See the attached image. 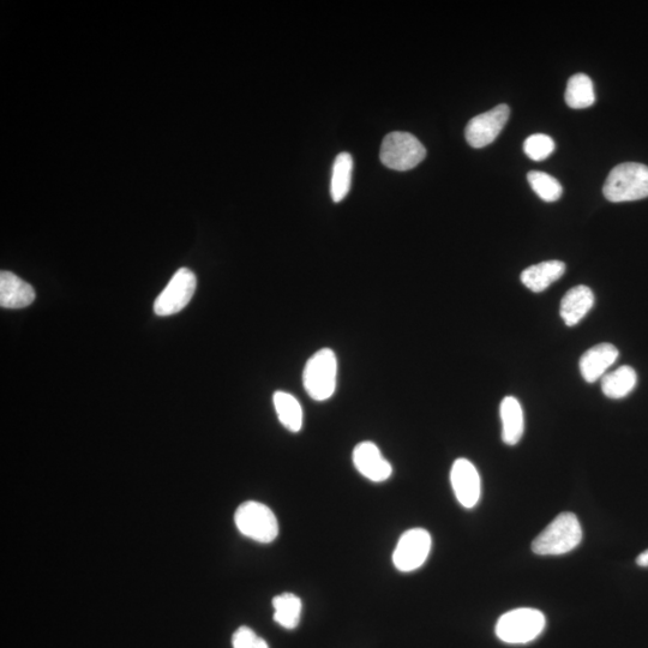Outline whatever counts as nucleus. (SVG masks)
Wrapping results in <instances>:
<instances>
[{
  "mask_svg": "<svg viewBox=\"0 0 648 648\" xmlns=\"http://www.w3.org/2000/svg\"><path fill=\"white\" fill-rule=\"evenodd\" d=\"M606 200L614 203L642 200L648 197V166L624 162L612 168L603 188Z\"/></svg>",
  "mask_w": 648,
  "mask_h": 648,
  "instance_id": "1",
  "label": "nucleus"
},
{
  "mask_svg": "<svg viewBox=\"0 0 648 648\" xmlns=\"http://www.w3.org/2000/svg\"><path fill=\"white\" fill-rule=\"evenodd\" d=\"M258 636L249 627H240L233 634V648H255Z\"/></svg>",
  "mask_w": 648,
  "mask_h": 648,
  "instance_id": "24",
  "label": "nucleus"
},
{
  "mask_svg": "<svg viewBox=\"0 0 648 648\" xmlns=\"http://www.w3.org/2000/svg\"><path fill=\"white\" fill-rule=\"evenodd\" d=\"M636 564H638L639 567L648 568V550L642 552V554L636 558Z\"/></svg>",
  "mask_w": 648,
  "mask_h": 648,
  "instance_id": "25",
  "label": "nucleus"
},
{
  "mask_svg": "<svg viewBox=\"0 0 648 648\" xmlns=\"http://www.w3.org/2000/svg\"><path fill=\"white\" fill-rule=\"evenodd\" d=\"M456 500L462 507L471 509L476 507L482 495V482L476 466L470 460L458 459L450 471Z\"/></svg>",
  "mask_w": 648,
  "mask_h": 648,
  "instance_id": "10",
  "label": "nucleus"
},
{
  "mask_svg": "<svg viewBox=\"0 0 648 648\" xmlns=\"http://www.w3.org/2000/svg\"><path fill=\"white\" fill-rule=\"evenodd\" d=\"M234 521L243 536L258 543H272L279 534L278 519L270 508L260 502L243 503L234 515Z\"/></svg>",
  "mask_w": 648,
  "mask_h": 648,
  "instance_id": "6",
  "label": "nucleus"
},
{
  "mask_svg": "<svg viewBox=\"0 0 648 648\" xmlns=\"http://www.w3.org/2000/svg\"><path fill=\"white\" fill-rule=\"evenodd\" d=\"M527 180L532 190L545 202H556L563 194L560 182L548 173L532 171L527 174Z\"/></svg>",
  "mask_w": 648,
  "mask_h": 648,
  "instance_id": "22",
  "label": "nucleus"
},
{
  "mask_svg": "<svg viewBox=\"0 0 648 648\" xmlns=\"http://www.w3.org/2000/svg\"><path fill=\"white\" fill-rule=\"evenodd\" d=\"M426 149L416 136L408 132H390L384 137L380 158L394 171H410L425 159Z\"/></svg>",
  "mask_w": 648,
  "mask_h": 648,
  "instance_id": "5",
  "label": "nucleus"
},
{
  "mask_svg": "<svg viewBox=\"0 0 648 648\" xmlns=\"http://www.w3.org/2000/svg\"><path fill=\"white\" fill-rule=\"evenodd\" d=\"M353 464L358 472L371 482L382 483L392 477L393 467L375 443H359L353 450Z\"/></svg>",
  "mask_w": 648,
  "mask_h": 648,
  "instance_id": "11",
  "label": "nucleus"
},
{
  "mask_svg": "<svg viewBox=\"0 0 648 648\" xmlns=\"http://www.w3.org/2000/svg\"><path fill=\"white\" fill-rule=\"evenodd\" d=\"M274 621L285 629H296L302 615V600L293 593H282L273 599Z\"/></svg>",
  "mask_w": 648,
  "mask_h": 648,
  "instance_id": "21",
  "label": "nucleus"
},
{
  "mask_svg": "<svg viewBox=\"0 0 648 648\" xmlns=\"http://www.w3.org/2000/svg\"><path fill=\"white\" fill-rule=\"evenodd\" d=\"M35 300V291L28 282L11 272L0 273V305L5 309L27 308Z\"/></svg>",
  "mask_w": 648,
  "mask_h": 648,
  "instance_id": "13",
  "label": "nucleus"
},
{
  "mask_svg": "<svg viewBox=\"0 0 648 648\" xmlns=\"http://www.w3.org/2000/svg\"><path fill=\"white\" fill-rule=\"evenodd\" d=\"M618 356L620 352L608 342L591 347L580 358L581 376L588 383L597 382L616 363Z\"/></svg>",
  "mask_w": 648,
  "mask_h": 648,
  "instance_id": "12",
  "label": "nucleus"
},
{
  "mask_svg": "<svg viewBox=\"0 0 648 648\" xmlns=\"http://www.w3.org/2000/svg\"><path fill=\"white\" fill-rule=\"evenodd\" d=\"M555 142L548 135L536 134L524 143L525 154L534 161H543L555 152Z\"/></svg>",
  "mask_w": 648,
  "mask_h": 648,
  "instance_id": "23",
  "label": "nucleus"
},
{
  "mask_svg": "<svg viewBox=\"0 0 648 648\" xmlns=\"http://www.w3.org/2000/svg\"><path fill=\"white\" fill-rule=\"evenodd\" d=\"M582 540L581 525L573 513H562L533 540L532 551L540 556L568 554Z\"/></svg>",
  "mask_w": 648,
  "mask_h": 648,
  "instance_id": "2",
  "label": "nucleus"
},
{
  "mask_svg": "<svg viewBox=\"0 0 648 648\" xmlns=\"http://www.w3.org/2000/svg\"><path fill=\"white\" fill-rule=\"evenodd\" d=\"M431 536L424 528H412L399 539L393 554V562L400 572L410 573L422 567L431 551Z\"/></svg>",
  "mask_w": 648,
  "mask_h": 648,
  "instance_id": "8",
  "label": "nucleus"
},
{
  "mask_svg": "<svg viewBox=\"0 0 648 648\" xmlns=\"http://www.w3.org/2000/svg\"><path fill=\"white\" fill-rule=\"evenodd\" d=\"M594 306V293L590 287L579 285L564 294L561 300L560 315L568 327H574Z\"/></svg>",
  "mask_w": 648,
  "mask_h": 648,
  "instance_id": "14",
  "label": "nucleus"
},
{
  "mask_svg": "<svg viewBox=\"0 0 648 648\" xmlns=\"http://www.w3.org/2000/svg\"><path fill=\"white\" fill-rule=\"evenodd\" d=\"M338 359L329 348H322L306 363L303 384L306 393L316 401H326L335 393Z\"/></svg>",
  "mask_w": 648,
  "mask_h": 648,
  "instance_id": "4",
  "label": "nucleus"
},
{
  "mask_svg": "<svg viewBox=\"0 0 648 648\" xmlns=\"http://www.w3.org/2000/svg\"><path fill=\"white\" fill-rule=\"evenodd\" d=\"M197 287L196 275L188 268H180L165 290L155 299L154 312L158 316L178 314L194 297Z\"/></svg>",
  "mask_w": 648,
  "mask_h": 648,
  "instance_id": "7",
  "label": "nucleus"
},
{
  "mask_svg": "<svg viewBox=\"0 0 648 648\" xmlns=\"http://www.w3.org/2000/svg\"><path fill=\"white\" fill-rule=\"evenodd\" d=\"M566 273V264L561 261H545L528 267L520 279L528 290L542 293Z\"/></svg>",
  "mask_w": 648,
  "mask_h": 648,
  "instance_id": "15",
  "label": "nucleus"
},
{
  "mask_svg": "<svg viewBox=\"0 0 648 648\" xmlns=\"http://www.w3.org/2000/svg\"><path fill=\"white\" fill-rule=\"evenodd\" d=\"M255 648H269L267 641L262 638H258Z\"/></svg>",
  "mask_w": 648,
  "mask_h": 648,
  "instance_id": "26",
  "label": "nucleus"
},
{
  "mask_svg": "<svg viewBox=\"0 0 648 648\" xmlns=\"http://www.w3.org/2000/svg\"><path fill=\"white\" fill-rule=\"evenodd\" d=\"M273 404L280 423L291 432H298L303 426V408L299 401L290 393L276 392Z\"/></svg>",
  "mask_w": 648,
  "mask_h": 648,
  "instance_id": "18",
  "label": "nucleus"
},
{
  "mask_svg": "<svg viewBox=\"0 0 648 648\" xmlns=\"http://www.w3.org/2000/svg\"><path fill=\"white\" fill-rule=\"evenodd\" d=\"M353 158L351 154L341 153L336 156L333 165L332 180H330V195L333 201L339 203L345 200L351 189Z\"/></svg>",
  "mask_w": 648,
  "mask_h": 648,
  "instance_id": "19",
  "label": "nucleus"
},
{
  "mask_svg": "<svg viewBox=\"0 0 648 648\" xmlns=\"http://www.w3.org/2000/svg\"><path fill=\"white\" fill-rule=\"evenodd\" d=\"M502 440L507 446H515L521 440L525 430L524 411L520 401L514 396H507L501 402Z\"/></svg>",
  "mask_w": 648,
  "mask_h": 648,
  "instance_id": "16",
  "label": "nucleus"
},
{
  "mask_svg": "<svg viewBox=\"0 0 648 648\" xmlns=\"http://www.w3.org/2000/svg\"><path fill=\"white\" fill-rule=\"evenodd\" d=\"M636 383H638V375L635 370L624 365L602 378V389L606 398L618 400L632 393Z\"/></svg>",
  "mask_w": 648,
  "mask_h": 648,
  "instance_id": "17",
  "label": "nucleus"
},
{
  "mask_svg": "<svg viewBox=\"0 0 648 648\" xmlns=\"http://www.w3.org/2000/svg\"><path fill=\"white\" fill-rule=\"evenodd\" d=\"M564 99L573 110H584V108L591 107L596 102L591 78L585 74H576L570 77Z\"/></svg>",
  "mask_w": 648,
  "mask_h": 648,
  "instance_id": "20",
  "label": "nucleus"
},
{
  "mask_svg": "<svg viewBox=\"0 0 648 648\" xmlns=\"http://www.w3.org/2000/svg\"><path fill=\"white\" fill-rule=\"evenodd\" d=\"M546 620L543 612L531 608L515 609L500 617L495 632L506 644L522 645L536 640L544 632Z\"/></svg>",
  "mask_w": 648,
  "mask_h": 648,
  "instance_id": "3",
  "label": "nucleus"
},
{
  "mask_svg": "<svg viewBox=\"0 0 648 648\" xmlns=\"http://www.w3.org/2000/svg\"><path fill=\"white\" fill-rule=\"evenodd\" d=\"M509 114V107L502 104L472 118L465 130L467 143L476 149L489 146L501 134L508 122Z\"/></svg>",
  "mask_w": 648,
  "mask_h": 648,
  "instance_id": "9",
  "label": "nucleus"
}]
</instances>
